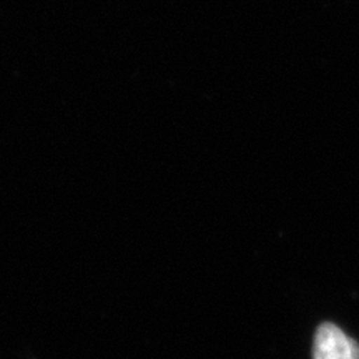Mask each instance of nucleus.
<instances>
[{
    "instance_id": "f257e3e1",
    "label": "nucleus",
    "mask_w": 359,
    "mask_h": 359,
    "mask_svg": "<svg viewBox=\"0 0 359 359\" xmlns=\"http://www.w3.org/2000/svg\"><path fill=\"white\" fill-rule=\"evenodd\" d=\"M313 359H359V344L333 323H323L314 334Z\"/></svg>"
}]
</instances>
